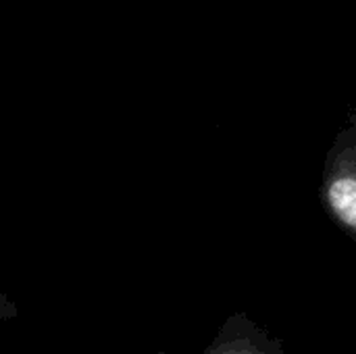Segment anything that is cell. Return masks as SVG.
Here are the masks:
<instances>
[{"instance_id": "cell-3", "label": "cell", "mask_w": 356, "mask_h": 354, "mask_svg": "<svg viewBox=\"0 0 356 354\" xmlns=\"http://www.w3.org/2000/svg\"><path fill=\"white\" fill-rule=\"evenodd\" d=\"M19 317V309L17 305L0 290V321H10Z\"/></svg>"}, {"instance_id": "cell-1", "label": "cell", "mask_w": 356, "mask_h": 354, "mask_svg": "<svg viewBox=\"0 0 356 354\" xmlns=\"http://www.w3.org/2000/svg\"><path fill=\"white\" fill-rule=\"evenodd\" d=\"M319 200L334 225L356 240V117L336 134L323 165Z\"/></svg>"}, {"instance_id": "cell-2", "label": "cell", "mask_w": 356, "mask_h": 354, "mask_svg": "<svg viewBox=\"0 0 356 354\" xmlns=\"http://www.w3.org/2000/svg\"><path fill=\"white\" fill-rule=\"evenodd\" d=\"M200 354H288L284 342L244 311L229 315Z\"/></svg>"}, {"instance_id": "cell-4", "label": "cell", "mask_w": 356, "mask_h": 354, "mask_svg": "<svg viewBox=\"0 0 356 354\" xmlns=\"http://www.w3.org/2000/svg\"><path fill=\"white\" fill-rule=\"evenodd\" d=\"M156 354H167V351H159V353Z\"/></svg>"}]
</instances>
